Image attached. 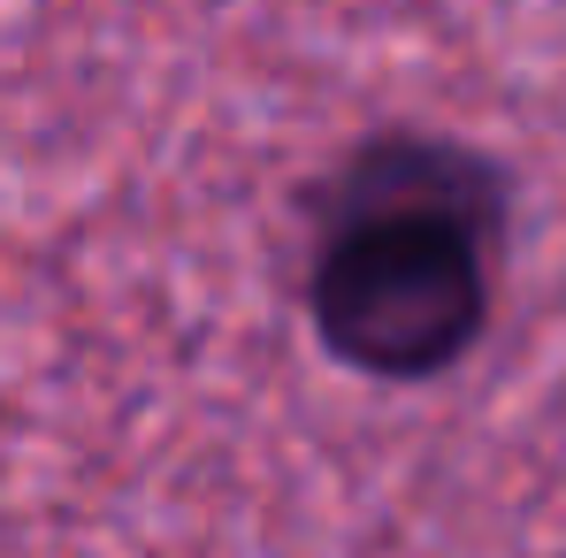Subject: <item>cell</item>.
<instances>
[{"label": "cell", "mask_w": 566, "mask_h": 558, "mask_svg": "<svg viewBox=\"0 0 566 558\" xmlns=\"http://www.w3.org/2000/svg\"><path fill=\"white\" fill-rule=\"evenodd\" d=\"M505 177L444 130H368L314 185L306 322L376 382L460 368L490 329Z\"/></svg>", "instance_id": "obj_1"}]
</instances>
